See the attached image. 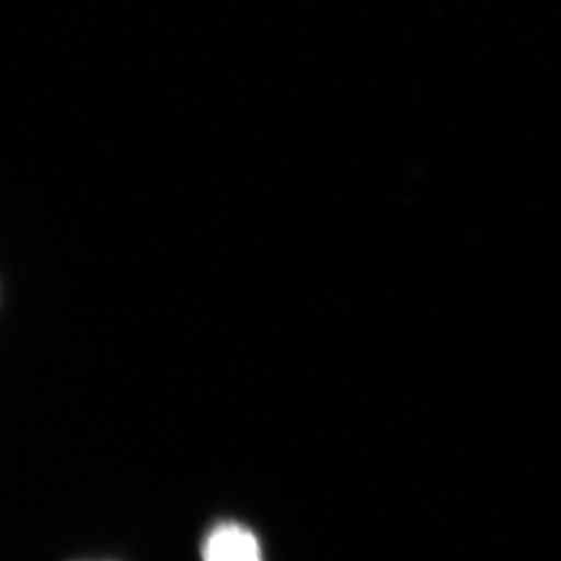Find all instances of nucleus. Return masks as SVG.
Wrapping results in <instances>:
<instances>
[{"label": "nucleus", "instance_id": "obj_1", "mask_svg": "<svg viewBox=\"0 0 561 561\" xmlns=\"http://www.w3.org/2000/svg\"><path fill=\"white\" fill-rule=\"evenodd\" d=\"M203 557L210 561H254L261 559L256 535L239 524H220L203 542Z\"/></svg>", "mask_w": 561, "mask_h": 561}]
</instances>
